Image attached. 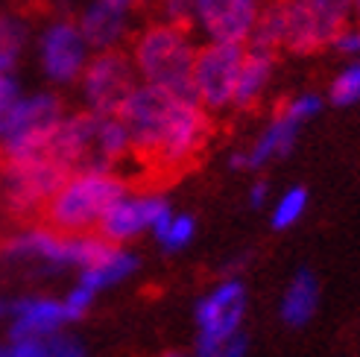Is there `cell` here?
<instances>
[{"mask_svg":"<svg viewBox=\"0 0 360 357\" xmlns=\"http://www.w3.org/2000/svg\"><path fill=\"white\" fill-rule=\"evenodd\" d=\"M249 290L240 275H223L193 301V357H214L243 334Z\"/></svg>","mask_w":360,"mask_h":357,"instance_id":"obj_6","label":"cell"},{"mask_svg":"<svg viewBox=\"0 0 360 357\" xmlns=\"http://www.w3.org/2000/svg\"><path fill=\"white\" fill-rule=\"evenodd\" d=\"M0 357H12V346H9V340H0Z\"/></svg>","mask_w":360,"mask_h":357,"instance_id":"obj_34","label":"cell"},{"mask_svg":"<svg viewBox=\"0 0 360 357\" xmlns=\"http://www.w3.org/2000/svg\"><path fill=\"white\" fill-rule=\"evenodd\" d=\"M21 94H24V85L18 79V74H0V126H4L9 109Z\"/></svg>","mask_w":360,"mask_h":357,"instance_id":"obj_29","label":"cell"},{"mask_svg":"<svg viewBox=\"0 0 360 357\" xmlns=\"http://www.w3.org/2000/svg\"><path fill=\"white\" fill-rule=\"evenodd\" d=\"M6 316V305H4V301H0V319H4Z\"/></svg>","mask_w":360,"mask_h":357,"instance_id":"obj_37","label":"cell"},{"mask_svg":"<svg viewBox=\"0 0 360 357\" xmlns=\"http://www.w3.org/2000/svg\"><path fill=\"white\" fill-rule=\"evenodd\" d=\"M196 47H200V39L188 30V24L155 18L132 32L126 53H129L138 82L167 88L176 94H191Z\"/></svg>","mask_w":360,"mask_h":357,"instance_id":"obj_2","label":"cell"},{"mask_svg":"<svg viewBox=\"0 0 360 357\" xmlns=\"http://www.w3.org/2000/svg\"><path fill=\"white\" fill-rule=\"evenodd\" d=\"M9 346L12 357H88L85 346L65 331L47 337V340H9Z\"/></svg>","mask_w":360,"mask_h":357,"instance_id":"obj_24","label":"cell"},{"mask_svg":"<svg viewBox=\"0 0 360 357\" xmlns=\"http://www.w3.org/2000/svg\"><path fill=\"white\" fill-rule=\"evenodd\" d=\"M246 354H249V340H246V334H240L231 343H226L214 357H246Z\"/></svg>","mask_w":360,"mask_h":357,"instance_id":"obj_32","label":"cell"},{"mask_svg":"<svg viewBox=\"0 0 360 357\" xmlns=\"http://www.w3.org/2000/svg\"><path fill=\"white\" fill-rule=\"evenodd\" d=\"M302 132V123H296L290 115H284L281 109L269 117L264 126L255 132V138L240 150H231L226 164L229 170H246V173H261L273 162H281L296 150V141Z\"/></svg>","mask_w":360,"mask_h":357,"instance_id":"obj_14","label":"cell"},{"mask_svg":"<svg viewBox=\"0 0 360 357\" xmlns=\"http://www.w3.org/2000/svg\"><path fill=\"white\" fill-rule=\"evenodd\" d=\"M105 4H112L123 12H129V15H138L143 6H147V0H105Z\"/></svg>","mask_w":360,"mask_h":357,"instance_id":"obj_33","label":"cell"},{"mask_svg":"<svg viewBox=\"0 0 360 357\" xmlns=\"http://www.w3.org/2000/svg\"><path fill=\"white\" fill-rule=\"evenodd\" d=\"M170 200L165 193L150 190V188H129L120 193L117 200L103 214L97 226V235L115 246H129L150 235L153 226L170 211Z\"/></svg>","mask_w":360,"mask_h":357,"instance_id":"obj_11","label":"cell"},{"mask_svg":"<svg viewBox=\"0 0 360 357\" xmlns=\"http://www.w3.org/2000/svg\"><path fill=\"white\" fill-rule=\"evenodd\" d=\"M47 152L59 158L68 170H97V115L85 109L68 112L56 135H53Z\"/></svg>","mask_w":360,"mask_h":357,"instance_id":"obj_16","label":"cell"},{"mask_svg":"<svg viewBox=\"0 0 360 357\" xmlns=\"http://www.w3.org/2000/svg\"><path fill=\"white\" fill-rule=\"evenodd\" d=\"M30 18L15 9H0V74H18L32 47Z\"/></svg>","mask_w":360,"mask_h":357,"instance_id":"obj_21","label":"cell"},{"mask_svg":"<svg viewBox=\"0 0 360 357\" xmlns=\"http://www.w3.org/2000/svg\"><path fill=\"white\" fill-rule=\"evenodd\" d=\"M322 109H326V97H322L319 91H299L293 94L290 100H284L281 103V112L284 115H290L296 123H311L322 115Z\"/></svg>","mask_w":360,"mask_h":357,"instance_id":"obj_26","label":"cell"},{"mask_svg":"<svg viewBox=\"0 0 360 357\" xmlns=\"http://www.w3.org/2000/svg\"><path fill=\"white\" fill-rule=\"evenodd\" d=\"M354 4V18H360V0H352Z\"/></svg>","mask_w":360,"mask_h":357,"instance_id":"obj_36","label":"cell"},{"mask_svg":"<svg viewBox=\"0 0 360 357\" xmlns=\"http://www.w3.org/2000/svg\"><path fill=\"white\" fill-rule=\"evenodd\" d=\"M328 50L340 53L343 59H360V18H352V21L334 35Z\"/></svg>","mask_w":360,"mask_h":357,"instance_id":"obj_28","label":"cell"},{"mask_svg":"<svg viewBox=\"0 0 360 357\" xmlns=\"http://www.w3.org/2000/svg\"><path fill=\"white\" fill-rule=\"evenodd\" d=\"M94 299H97V293L91 290V287H85V284H70V290L62 296V301H65V311H68V316H70V323H79V319L94 308Z\"/></svg>","mask_w":360,"mask_h":357,"instance_id":"obj_27","label":"cell"},{"mask_svg":"<svg viewBox=\"0 0 360 357\" xmlns=\"http://www.w3.org/2000/svg\"><path fill=\"white\" fill-rule=\"evenodd\" d=\"M141 266V258L138 252H132L129 246H115L109 243L100 252V258H94L88 266H82V270L77 273V281L85 284V287H91L97 296L103 290H112L117 287V284L129 281Z\"/></svg>","mask_w":360,"mask_h":357,"instance_id":"obj_19","label":"cell"},{"mask_svg":"<svg viewBox=\"0 0 360 357\" xmlns=\"http://www.w3.org/2000/svg\"><path fill=\"white\" fill-rule=\"evenodd\" d=\"M284 50L293 56L328 50L331 39L354 18L352 0H281Z\"/></svg>","mask_w":360,"mask_h":357,"instance_id":"obj_8","label":"cell"},{"mask_svg":"<svg viewBox=\"0 0 360 357\" xmlns=\"http://www.w3.org/2000/svg\"><path fill=\"white\" fill-rule=\"evenodd\" d=\"M311 205V190L302 185H290L284 188L273 202H269V226L276 231H287L296 223H302V217L308 214Z\"/></svg>","mask_w":360,"mask_h":357,"instance_id":"obj_23","label":"cell"},{"mask_svg":"<svg viewBox=\"0 0 360 357\" xmlns=\"http://www.w3.org/2000/svg\"><path fill=\"white\" fill-rule=\"evenodd\" d=\"M326 100L337 109H349V105L360 103V59H346V65L328 82Z\"/></svg>","mask_w":360,"mask_h":357,"instance_id":"obj_25","label":"cell"},{"mask_svg":"<svg viewBox=\"0 0 360 357\" xmlns=\"http://www.w3.org/2000/svg\"><path fill=\"white\" fill-rule=\"evenodd\" d=\"M6 337L9 340H47L53 334H62L70 325L65 301L56 296L30 293L6 305Z\"/></svg>","mask_w":360,"mask_h":357,"instance_id":"obj_15","label":"cell"},{"mask_svg":"<svg viewBox=\"0 0 360 357\" xmlns=\"http://www.w3.org/2000/svg\"><path fill=\"white\" fill-rule=\"evenodd\" d=\"M135 85H138V77L129 62V53L100 50V53H91V59H88L74 88L79 97V109L94 115H117Z\"/></svg>","mask_w":360,"mask_h":357,"instance_id":"obj_10","label":"cell"},{"mask_svg":"<svg viewBox=\"0 0 360 357\" xmlns=\"http://www.w3.org/2000/svg\"><path fill=\"white\" fill-rule=\"evenodd\" d=\"M126 190H129V182L117 170H70L41 208L44 223L59 231H70V235L97 231L103 214Z\"/></svg>","mask_w":360,"mask_h":357,"instance_id":"obj_3","label":"cell"},{"mask_svg":"<svg viewBox=\"0 0 360 357\" xmlns=\"http://www.w3.org/2000/svg\"><path fill=\"white\" fill-rule=\"evenodd\" d=\"M70 170L53 158L50 152L44 155H32L24 158V162H6L4 164V193H6V202L21 211H39L44 208V202L50 200L56 188L62 185V178Z\"/></svg>","mask_w":360,"mask_h":357,"instance_id":"obj_13","label":"cell"},{"mask_svg":"<svg viewBox=\"0 0 360 357\" xmlns=\"http://www.w3.org/2000/svg\"><path fill=\"white\" fill-rule=\"evenodd\" d=\"M319 278L311 270H296L278 296V319L287 328L308 325L319 311Z\"/></svg>","mask_w":360,"mask_h":357,"instance_id":"obj_20","label":"cell"},{"mask_svg":"<svg viewBox=\"0 0 360 357\" xmlns=\"http://www.w3.org/2000/svg\"><path fill=\"white\" fill-rule=\"evenodd\" d=\"M150 238L155 240V246L161 249V252H167V255H176V252H182V249H188L196 238V220H193V214L188 211H167L165 217H161L153 231H150Z\"/></svg>","mask_w":360,"mask_h":357,"instance_id":"obj_22","label":"cell"},{"mask_svg":"<svg viewBox=\"0 0 360 357\" xmlns=\"http://www.w3.org/2000/svg\"><path fill=\"white\" fill-rule=\"evenodd\" d=\"M74 18H77L91 53L123 50L135 32V15L105 4V0H88Z\"/></svg>","mask_w":360,"mask_h":357,"instance_id":"obj_17","label":"cell"},{"mask_svg":"<svg viewBox=\"0 0 360 357\" xmlns=\"http://www.w3.org/2000/svg\"><path fill=\"white\" fill-rule=\"evenodd\" d=\"M273 79H276V53L246 47L238 85H235V97H231V112L258 109L266 91L273 88Z\"/></svg>","mask_w":360,"mask_h":357,"instance_id":"obj_18","label":"cell"},{"mask_svg":"<svg viewBox=\"0 0 360 357\" xmlns=\"http://www.w3.org/2000/svg\"><path fill=\"white\" fill-rule=\"evenodd\" d=\"M264 0H191L188 30L200 41L249 44Z\"/></svg>","mask_w":360,"mask_h":357,"instance_id":"obj_12","label":"cell"},{"mask_svg":"<svg viewBox=\"0 0 360 357\" xmlns=\"http://www.w3.org/2000/svg\"><path fill=\"white\" fill-rule=\"evenodd\" d=\"M120 120L132 138V158L161 173L191 167L208 147L214 120L191 94L138 82L120 105Z\"/></svg>","mask_w":360,"mask_h":357,"instance_id":"obj_1","label":"cell"},{"mask_svg":"<svg viewBox=\"0 0 360 357\" xmlns=\"http://www.w3.org/2000/svg\"><path fill=\"white\" fill-rule=\"evenodd\" d=\"M109 246L97 231H82L70 235L53 226H30L12 235L4 246V255L9 264H24L41 273H79L100 252Z\"/></svg>","mask_w":360,"mask_h":357,"instance_id":"obj_4","label":"cell"},{"mask_svg":"<svg viewBox=\"0 0 360 357\" xmlns=\"http://www.w3.org/2000/svg\"><path fill=\"white\" fill-rule=\"evenodd\" d=\"M161 357H193V354L191 351H165Z\"/></svg>","mask_w":360,"mask_h":357,"instance_id":"obj_35","label":"cell"},{"mask_svg":"<svg viewBox=\"0 0 360 357\" xmlns=\"http://www.w3.org/2000/svg\"><path fill=\"white\" fill-rule=\"evenodd\" d=\"M246 56V44H214L200 41L191 70V94L211 115L231 112L238 74Z\"/></svg>","mask_w":360,"mask_h":357,"instance_id":"obj_9","label":"cell"},{"mask_svg":"<svg viewBox=\"0 0 360 357\" xmlns=\"http://www.w3.org/2000/svg\"><path fill=\"white\" fill-rule=\"evenodd\" d=\"M32 59L39 67V77L50 88H74L79 74L91 59L85 35L77 24L74 15L59 12L50 15L47 21L32 32Z\"/></svg>","mask_w":360,"mask_h":357,"instance_id":"obj_7","label":"cell"},{"mask_svg":"<svg viewBox=\"0 0 360 357\" xmlns=\"http://www.w3.org/2000/svg\"><path fill=\"white\" fill-rule=\"evenodd\" d=\"M246 205H249L252 211H264V208L269 205V182H266V178H255V182L249 185V190H246Z\"/></svg>","mask_w":360,"mask_h":357,"instance_id":"obj_31","label":"cell"},{"mask_svg":"<svg viewBox=\"0 0 360 357\" xmlns=\"http://www.w3.org/2000/svg\"><path fill=\"white\" fill-rule=\"evenodd\" d=\"M155 6H158V18H167V21L185 24L188 21L191 0H155Z\"/></svg>","mask_w":360,"mask_h":357,"instance_id":"obj_30","label":"cell"},{"mask_svg":"<svg viewBox=\"0 0 360 357\" xmlns=\"http://www.w3.org/2000/svg\"><path fill=\"white\" fill-rule=\"evenodd\" d=\"M65 115L68 105L56 88L24 91L9 109L4 126H0V158H4V164L44 155Z\"/></svg>","mask_w":360,"mask_h":357,"instance_id":"obj_5","label":"cell"}]
</instances>
